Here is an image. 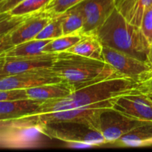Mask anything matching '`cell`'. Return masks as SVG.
<instances>
[{
	"label": "cell",
	"instance_id": "obj_13",
	"mask_svg": "<svg viewBox=\"0 0 152 152\" xmlns=\"http://www.w3.org/2000/svg\"><path fill=\"white\" fill-rule=\"evenodd\" d=\"M112 108L121 114L145 122H152V102L143 94L132 92L115 98Z\"/></svg>",
	"mask_w": 152,
	"mask_h": 152
},
{
	"label": "cell",
	"instance_id": "obj_9",
	"mask_svg": "<svg viewBox=\"0 0 152 152\" xmlns=\"http://www.w3.org/2000/svg\"><path fill=\"white\" fill-rule=\"evenodd\" d=\"M104 60L120 74L139 83L152 68L147 62L133 57L126 53L103 45Z\"/></svg>",
	"mask_w": 152,
	"mask_h": 152
},
{
	"label": "cell",
	"instance_id": "obj_11",
	"mask_svg": "<svg viewBox=\"0 0 152 152\" xmlns=\"http://www.w3.org/2000/svg\"><path fill=\"white\" fill-rule=\"evenodd\" d=\"M56 53H42L25 56H0V79L31 70L51 68Z\"/></svg>",
	"mask_w": 152,
	"mask_h": 152
},
{
	"label": "cell",
	"instance_id": "obj_32",
	"mask_svg": "<svg viewBox=\"0 0 152 152\" xmlns=\"http://www.w3.org/2000/svg\"><path fill=\"white\" fill-rule=\"evenodd\" d=\"M145 95H146V96H148V99H149L152 102V94H145Z\"/></svg>",
	"mask_w": 152,
	"mask_h": 152
},
{
	"label": "cell",
	"instance_id": "obj_7",
	"mask_svg": "<svg viewBox=\"0 0 152 152\" xmlns=\"http://www.w3.org/2000/svg\"><path fill=\"white\" fill-rule=\"evenodd\" d=\"M45 133L50 139L59 140L63 142L80 141L94 146L106 143L105 138L99 131L79 123H45Z\"/></svg>",
	"mask_w": 152,
	"mask_h": 152
},
{
	"label": "cell",
	"instance_id": "obj_12",
	"mask_svg": "<svg viewBox=\"0 0 152 152\" xmlns=\"http://www.w3.org/2000/svg\"><path fill=\"white\" fill-rule=\"evenodd\" d=\"M63 81L51 68H39L0 79V91L31 88Z\"/></svg>",
	"mask_w": 152,
	"mask_h": 152
},
{
	"label": "cell",
	"instance_id": "obj_17",
	"mask_svg": "<svg viewBox=\"0 0 152 152\" xmlns=\"http://www.w3.org/2000/svg\"><path fill=\"white\" fill-rule=\"evenodd\" d=\"M103 45L95 34H83L81 39L67 51L98 60H104Z\"/></svg>",
	"mask_w": 152,
	"mask_h": 152
},
{
	"label": "cell",
	"instance_id": "obj_30",
	"mask_svg": "<svg viewBox=\"0 0 152 152\" xmlns=\"http://www.w3.org/2000/svg\"><path fill=\"white\" fill-rule=\"evenodd\" d=\"M65 146L71 148H90L94 147L91 144L80 141H67L65 142Z\"/></svg>",
	"mask_w": 152,
	"mask_h": 152
},
{
	"label": "cell",
	"instance_id": "obj_26",
	"mask_svg": "<svg viewBox=\"0 0 152 152\" xmlns=\"http://www.w3.org/2000/svg\"><path fill=\"white\" fill-rule=\"evenodd\" d=\"M140 28L150 44L152 43V5L144 13Z\"/></svg>",
	"mask_w": 152,
	"mask_h": 152
},
{
	"label": "cell",
	"instance_id": "obj_34",
	"mask_svg": "<svg viewBox=\"0 0 152 152\" xmlns=\"http://www.w3.org/2000/svg\"><path fill=\"white\" fill-rule=\"evenodd\" d=\"M4 1V0H0V1Z\"/></svg>",
	"mask_w": 152,
	"mask_h": 152
},
{
	"label": "cell",
	"instance_id": "obj_24",
	"mask_svg": "<svg viewBox=\"0 0 152 152\" xmlns=\"http://www.w3.org/2000/svg\"><path fill=\"white\" fill-rule=\"evenodd\" d=\"M151 5L152 0H138L137 4L128 14L126 19L130 23L140 27L144 13Z\"/></svg>",
	"mask_w": 152,
	"mask_h": 152
},
{
	"label": "cell",
	"instance_id": "obj_29",
	"mask_svg": "<svg viewBox=\"0 0 152 152\" xmlns=\"http://www.w3.org/2000/svg\"><path fill=\"white\" fill-rule=\"evenodd\" d=\"M24 0H4L0 1V13H5L11 10Z\"/></svg>",
	"mask_w": 152,
	"mask_h": 152
},
{
	"label": "cell",
	"instance_id": "obj_8",
	"mask_svg": "<svg viewBox=\"0 0 152 152\" xmlns=\"http://www.w3.org/2000/svg\"><path fill=\"white\" fill-rule=\"evenodd\" d=\"M145 121L135 120L108 108L101 113L98 131L104 137L106 143L114 144L122 136L140 126Z\"/></svg>",
	"mask_w": 152,
	"mask_h": 152
},
{
	"label": "cell",
	"instance_id": "obj_4",
	"mask_svg": "<svg viewBox=\"0 0 152 152\" xmlns=\"http://www.w3.org/2000/svg\"><path fill=\"white\" fill-rule=\"evenodd\" d=\"M45 123L39 114L0 120V146L6 149H32L45 147L48 139Z\"/></svg>",
	"mask_w": 152,
	"mask_h": 152
},
{
	"label": "cell",
	"instance_id": "obj_28",
	"mask_svg": "<svg viewBox=\"0 0 152 152\" xmlns=\"http://www.w3.org/2000/svg\"><path fill=\"white\" fill-rule=\"evenodd\" d=\"M138 86L134 91L137 93H145L152 90V68L138 83Z\"/></svg>",
	"mask_w": 152,
	"mask_h": 152
},
{
	"label": "cell",
	"instance_id": "obj_25",
	"mask_svg": "<svg viewBox=\"0 0 152 152\" xmlns=\"http://www.w3.org/2000/svg\"><path fill=\"white\" fill-rule=\"evenodd\" d=\"M29 98L25 88H14L0 91V101H13Z\"/></svg>",
	"mask_w": 152,
	"mask_h": 152
},
{
	"label": "cell",
	"instance_id": "obj_22",
	"mask_svg": "<svg viewBox=\"0 0 152 152\" xmlns=\"http://www.w3.org/2000/svg\"><path fill=\"white\" fill-rule=\"evenodd\" d=\"M50 1L51 0H24L7 13L15 16L31 14L44 10Z\"/></svg>",
	"mask_w": 152,
	"mask_h": 152
},
{
	"label": "cell",
	"instance_id": "obj_2",
	"mask_svg": "<svg viewBox=\"0 0 152 152\" xmlns=\"http://www.w3.org/2000/svg\"><path fill=\"white\" fill-rule=\"evenodd\" d=\"M51 68L75 91L109 79L126 77L105 61L67 50L56 53Z\"/></svg>",
	"mask_w": 152,
	"mask_h": 152
},
{
	"label": "cell",
	"instance_id": "obj_15",
	"mask_svg": "<svg viewBox=\"0 0 152 152\" xmlns=\"http://www.w3.org/2000/svg\"><path fill=\"white\" fill-rule=\"evenodd\" d=\"M75 91L71 84L65 81L50 83L27 89L29 98L39 100H50L63 98Z\"/></svg>",
	"mask_w": 152,
	"mask_h": 152
},
{
	"label": "cell",
	"instance_id": "obj_23",
	"mask_svg": "<svg viewBox=\"0 0 152 152\" xmlns=\"http://www.w3.org/2000/svg\"><path fill=\"white\" fill-rule=\"evenodd\" d=\"M83 0H51L44 10L52 16L64 13Z\"/></svg>",
	"mask_w": 152,
	"mask_h": 152
},
{
	"label": "cell",
	"instance_id": "obj_20",
	"mask_svg": "<svg viewBox=\"0 0 152 152\" xmlns=\"http://www.w3.org/2000/svg\"><path fill=\"white\" fill-rule=\"evenodd\" d=\"M82 35H63L59 38L52 39L43 48L45 53H59L66 51L78 42Z\"/></svg>",
	"mask_w": 152,
	"mask_h": 152
},
{
	"label": "cell",
	"instance_id": "obj_21",
	"mask_svg": "<svg viewBox=\"0 0 152 152\" xmlns=\"http://www.w3.org/2000/svg\"><path fill=\"white\" fill-rule=\"evenodd\" d=\"M63 36L62 29V15H58L52 18L51 20L36 37L37 39H54Z\"/></svg>",
	"mask_w": 152,
	"mask_h": 152
},
{
	"label": "cell",
	"instance_id": "obj_19",
	"mask_svg": "<svg viewBox=\"0 0 152 152\" xmlns=\"http://www.w3.org/2000/svg\"><path fill=\"white\" fill-rule=\"evenodd\" d=\"M62 15L63 35H82L84 19L81 12L71 7Z\"/></svg>",
	"mask_w": 152,
	"mask_h": 152
},
{
	"label": "cell",
	"instance_id": "obj_27",
	"mask_svg": "<svg viewBox=\"0 0 152 152\" xmlns=\"http://www.w3.org/2000/svg\"><path fill=\"white\" fill-rule=\"evenodd\" d=\"M114 1H115L116 8L126 18L132 8L134 7L138 0H114Z\"/></svg>",
	"mask_w": 152,
	"mask_h": 152
},
{
	"label": "cell",
	"instance_id": "obj_10",
	"mask_svg": "<svg viewBox=\"0 0 152 152\" xmlns=\"http://www.w3.org/2000/svg\"><path fill=\"white\" fill-rule=\"evenodd\" d=\"M84 19L83 34H95L116 9L114 0H83L74 6Z\"/></svg>",
	"mask_w": 152,
	"mask_h": 152
},
{
	"label": "cell",
	"instance_id": "obj_3",
	"mask_svg": "<svg viewBox=\"0 0 152 152\" xmlns=\"http://www.w3.org/2000/svg\"><path fill=\"white\" fill-rule=\"evenodd\" d=\"M95 34L103 45L147 62L151 44L140 27L130 23L117 8Z\"/></svg>",
	"mask_w": 152,
	"mask_h": 152
},
{
	"label": "cell",
	"instance_id": "obj_14",
	"mask_svg": "<svg viewBox=\"0 0 152 152\" xmlns=\"http://www.w3.org/2000/svg\"><path fill=\"white\" fill-rule=\"evenodd\" d=\"M44 101L28 99L13 101H0V120L19 118L34 114Z\"/></svg>",
	"mask_w": 152,
	"mask_h": 152
},
{
	"label": "cell",
	"instance_id": "obj_5",
	"mask_svg": "<svg viewBox=\"0 0 152 152\" xmlns=\"http://www.w3.org/2000/svg\"><path fill=\"white\" fill-rule=\"evenodd\" d=\"M53 16L45 10L22 15L21 20L10 31L0 35V52L29 40L34 39Z\"/></svg>",
	"mask_w": 152,
	"mask_h": 152
},
{
	"label": "cell",
	"instance_id": "obj_1",
	"mask_svg": "<svg viewBox=\"0 0 152 152\" xmlns=\"http://www.w3.org/2000/svg\"><path fill=\"white\" fill-rule=\"evenodd\" d=\"M138 85L137 82L129 77L104 80L77 89L63 98L44 101L34 114L74 109L103 102L134 92Z\"/></svg>",
	"mask_w": 152,
	"mask_h": 152
},
{
	"label": "cell",
	"instance_id": "obj_16",
	"mask_svg": "<svg viewBox=\"0 0 152 152\" xmlns=\"http://www.w3.org/2000/svg\"><path fill=\"white\" fill-rule=\"evenodd\" d=\"M113 145L119 147H145L152 145V122H143L122 136Z\"/></svg>",
	"mask_w": 152,
	"mask_h": 152
},
{
	"label": "cell",
	"instance_id": "obj_18",
	"mask_svg": "<svg viewBox=\"0 0 152 152\" xmlns=\"http://www.w3.org/2000/svg\"><path fill=\"white\" fill-rule=\"evenodd\" d=\"M52 39H37L29 40L28 42L21 43V44L10 48L8 50L1 53L0 56H25L40 54V53H45L43 52V48Z\"/></svg>",
	"mask_w": 152,
	"mask_h": 152
},
{
	"label": "cell",
	"instance_id": "obj_33",
	"mask_svg": "<svg viewBox=\"0 0 152 152\" xmlns=\"http://www.w3.org/2000/svg\"><path fill=\"white\" fill-rule=\"evenodd\" d=\"M140 94H152V90L148 91L145 92V93H140Z\"/></svg>",
	"mask_w": 152,
	"mask_h": 152
},
{
	"label": "cell",
	"instance_id": "obj_31",
	"mask_svg": "<svg viewBox=\"0 0 152 152\" xmlns=\"http://www.w3.org/2000/svg\"><path fill=\"white\" fill-rule=\"evenodd\" d=\"M147 62L150 65L152 66V43L150 45L149 50H148V56H147Z\"/></svg>",
	"mask_w": 152,
	"mask_h": 152
},
{
	"label": "cell",
	"instance_id": "obj_6",
	"mask_svg": "<svg viewBox=\"0 0 152 152\" xmlns=\"http://www.w3.org/2000/svg\"><path fill=\"white\" fill-rule=\"evenodd\" d=\"M115 98L87 106L65 111L39 114L42 121L48 123H72L83 124L98 131L99 116L105 109L112 108Z\"/></svg>",
	"mask_w": 152,
	"mask_h": 152
}]
</instances>
